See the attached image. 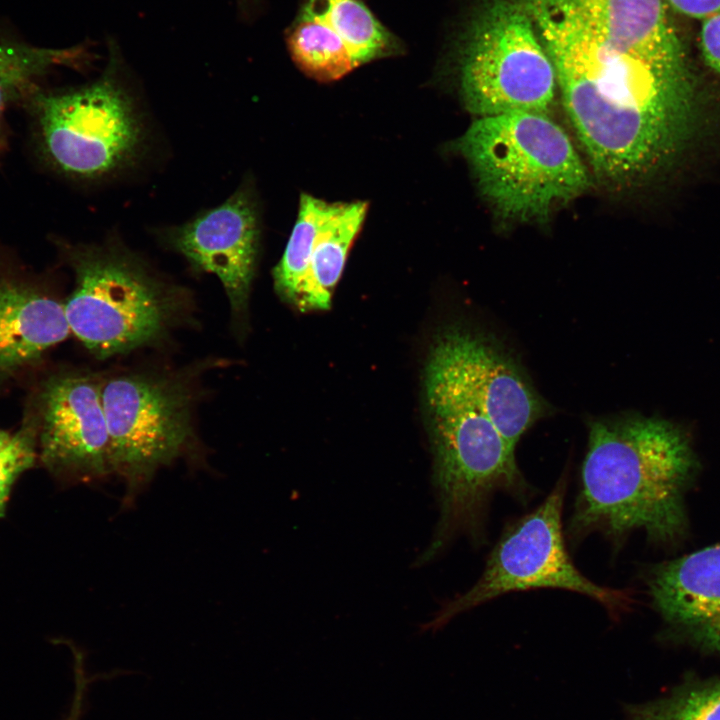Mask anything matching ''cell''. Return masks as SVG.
<instances>
[{
  "mask_svg": "<svg viewBox=\"0 0 720 720\" xmlns=\"http://www.w3.org/2000/svg\"><path fill=\"white\" fill-rule=\"evenodd\" d=\"M544 47L573 128L609 187L654 183L711 128L712 104L690 59L600 23L564 27Z\"/></svg>",
  "mask_w": 720,
  "mask_h": 720,
  "instance_id": "1",
  "label": "cell"
},
{
  "mask_svg": "<svg viewBox=\"0 0 720 720\" xmlns=\"http://www.w3.org/2000/svg\"><path fill=\"white\" fill-rule=\"evenodd\" d=\"M588 427L571 539L598 532L616 548L641 530L656 544L678 541L698 467L687 435L667 420L639 414L593 419Z\"/></svg>",
  "mask_w": 720,
  "mask_h": 720,
  "instance_id": "2",
  "label": "cell"
},
{
  "mask_svg": "<svg viewBox=\"0 0 720 720\" xmlns=\"http://www.w3.org/2000/svg\"><path fill=\"white\" fill-rule=\"evenodd\" d=\"M425 391L432 449L447 455H515L525 432L550 412L501 342L464 327L437 338Z\"/></svg>",
  "mask_w": 720,
  "mask_h": 720,
  "instance_id": "3",
  "label": "cell"
},
{
  "mask_svg": "<svg viewBox=\"0 0 720 720\" xmlns=\"http://www.w3.org/2000/svg\"><path fill=\"white\" fill-rule=\"evenodd\" d=\"M455 147L504 221L544 222L590 186L570 138L546 113L478 117Z\"/></svg>",
  "mask_w": 720,
  "mask_h": 720,
  "instance_id": "4",
  "label": "cell"
},
{
  "mask_svg": "<svg viewBox=\"0 0 720 720\" xmlns=\"http://www.w3.org/2000/svg\"><path fill=\"white\" fill-rule=\"evenodd\" d=\"M75 286L64 304L73 334L99 359L160 344L189 312L182 287L110 239L65 248Z\"/></svg>",
  "mask_w": 720,
  "mask_h": 720,
  "instance_id": "5",
  "label": "cell"
},
{
  "mask_svg": "<svg viewBox=\"0 0 720 720\" xmlns=\"http://www.w3.org/2000/svg\"><path fill=\"white\" fill-rule=\"evenodd\" d=\"M109 52L95 81L55 92L38 89L27 98L43 157L71 179L111 181L134 169L147 147L146 121L112 42Z\"/></svg>",
  "mask_w": 720,
  "mask_h": 720,
  "instance_id": "6",
  "label": "cell"
},
{
  "mask_svg": "<svg viewBox=\"0 0 720 720\" xmlns=\"http://www.w3.org/2000/svg\"><path fill=\"white\" fill-rule=\"evenodd\" d=\"M112 474L131 505L155 473L196 449L195 389L182 372H122L101 378Z\"/></svg>",
  "mask_w": 720,
  "mask_h": 720,
  "instance_id": "7",
  "label": "cell"
},
{
  "mask_svg": "<svg viewBox=\"0 0 720 720\" xmlns=\"http://www.w3.org/2000/svg\"><path fill=\"white\" fill-rule=\"evenodd\" d=\"M460 88L477 117L546 113L555 70L527 13L514 0H483L462 38Z\"/></svg>",
  "mask_w": 720,
  "mask_h": 720,
  "instance_id": "8",
  "label": "cell"
},
{
  "mask_svg": "<svg viewBox=\"0 0 720 720\" xmlns=\"http://www.w3.org/2000/svg\"><path fill=\"white\" fill-rule=\"evenodd\" d=\"M567 478L563 475L544 501L509 524L490 552L478 581L446 602L422 631H436L452 618L510 592L540 588L569 590L620 616L633 601L628 591L597 585L574 565L566 549L562 510Z\"/></svg>",
  "mask_w": 720,
  "mask_h": 720,
  "instance_id": "9",
  "label": "cell"
},
{
  "mask_svg": "<svg viewBox=\"0 0 720 720\" xmlns=\"http://www.w3.org/2000/svg\"><path fill=\"white\" fill-rule=\"evenodd\" d=\"M37 439L41 462L64 483L112 474L101 378L67 372L49 378L40 394Z\"/></svg>",
  "mask_w": 720,
  "mask_h": 720,
  "instance_id": "10",
  "label": "cell"
},
{
  "mask_svg": "<svg viewBox=\"0 0 720 720\" xmlns=\"http://www.w3.org/2000/svg\"><path fill=\"white\" fill-rule=\"evenodd\" d=\"M161 242L198 272L220 280L233 317L246 312L260 242L256 201L242 184L222 204L159 232Z\"/></svg>",
  "mask_w": 720,
  "mask_h": 720,
  "instance_id": "11",
  "label": "cell"
},
{
  "mask_svg": "<svg viewBox=\"0 0 720 720\" xmlns=\"http://www.w3.org/2000/svg\"><path fill=\"white\" fill-rule=\"evenodd\" d=\"M287 44L297 66L319 81L337 80L400 49L362 0H304Z\"/></svg>",
  "mask_w": 720,
  "mask_h": 720,
  "instance_id": "12",
  "label": "cell"
},
{
  "mask_svg": "<svg viewBox=\"0 0 720 720\" xmlns=\"http://www.w3.org/2000/svg\"><path fill=\"white\" fill-rule=\"evenodd\" d=\"M647 586L653 607L673 634L720 655V543L656 565Z\"/></svg>",
  "mask_w": 720,
  "mask_h": 720,
  "instance_id": "13",
  "label": "cell"
},
{
  "mask_svg": "<svg viewBox=\"0 0 720 720\" xmlns=\"http://www.w3.org/2000/svg\"><path fill=\"white\" fill-rule=\"evenodd\" d=\"M71 332L65 306L30 283L0 277V378L32 364Z\"/></svg>",
  "mask_w": 720,
  "mask_h": 720,
  "instance_id": "14",
  "label": "cell"
},
{
  "mask_svg": "<svg viewBox=\"0 0 720 720\" xmlns=\"http://www.w3.org/2000/svg\"><path fill=\"white\" fill-rule=\"evenodd\" d=\"M367 213V203H332L320 228L310 265L294 302L300 310H326L349 250Z\"/></svg>",
  "mask_w": 720,
  "mask_h": 720,
  "instance_id": "15",
  "label": "cell"
},
{
  "mask_svg": "<svg viewBox=\"0 0 720 720\" xmlns=\"http://www.w3.org/2000/svg\"><path fill=\"white\" fill-rule=\"evenodd\" d=\"M82 45L54 48L32 44L0 32V152L2 122L8 106L28 98L39 82L57 68H77L89 59Z\"/></svg>",
  "mask_w": 720,
  "mask_h": 720,
  "instance_id": "16",
  "label": "cell"
},
{
  "mask_svg": "<svg viewBox=\"0 0 720 720\" xmlns=\"http://www.w3.org/2000/svg\"><path fill=\"white\" fill-rule=\"evenodd\" d=\"M330 204L308 194L301 195L297 220L282 258L273 270L275 289L292 303L296 301L306 277Z\"/></svg>",
  "mask_w": 720,
  "mask_h": 720,
  "instance_id": "17",
  "label": "cell"
},
{
  "mask_svg": "<svg viewBox=\"0 0 720 720\" xmlns=\"http://www.w3.org/2000/svg\"><path fill=\"white\" fill-rule=\"evenodd\" d=\"M626 714L627 720H720V676L688 680Z\"/></svg>",
  "mask_w": 720,
  "mask_h": 720,
  "instance_id": "18",
  "label": "cell"
},
{
  "mask_svg": "<svg viewBox=\"0 0 720 720\" xmlns=\"http://www.w3.org/2000/svg\"><path fill=\"white\" fill-rule=\"evenodd\" d=\"M37 422L25 423L0 450V517L19 476L31 468L37 456Z\"/></svg>",
  "mask_w": 720,
  "mask_h": 720,
  "instance_id": "19",
  "label": "cell"
},
{
  "mask_svg": "<svg viewBox=\"0 0 720 720\" xmlns=\"http://www.w3.org/2000/svg\"><path fill=\"white\" fill-rule=\"evenodd\" d=\"M700 50L705 64L720 76V13L703 19Z\"/></svg>",
  "mask_w": 720,
  "mask_h": 720,
  "instance_id": "20",
  "label": "cell"
},
{
  "mask_svg": "<svg viewBox=\"0 0 720 720\" xmlns=\"http://www.w3.org/2000/svg\"><path fill=\"white\" fill-rule=\"evenodd\" d=\"M675 12L697 19L720 13V0H665Z\"/></svg>",
  "mask_w": 720,
  "mask_h": 720,
  "instance_id": "21",
  "label": "cell"
},
{
  "mask_svg": "<svg viewBox=\"0 0 720 720\" xmlns=\"http://www.w3.org/2000/svg\"><path fill=\"white\" fill-rule=\"evenodd\" d=\"M85 690L82 687H75L73 699L69 710L63 720H81Z\"/></svg>",
  "mask_w": 720,
  "mask_h": 720,
  "instance_id": "22",
  "label": "cell"
},
{
  "mask_svg": "<svg viewBox=\"0 0 720 720\" xmlns=\"http://www.w3.org/2000/svg\"><path fill=\"white\" fill-rule=\"evenodd\" d=\"M237 2L240 10L248 14L257 6L259 0H237Z\"/></svg>",
  "mask_w": 720,
  "mask_h": 720,
  "instance_id": "23",
  "label": "cell"
},
{
  "mask_svg": "<svg viewBox=\"0 0 720 720\" xmlns=\"http://www.w3.org/2000/svg\"><path fill=\"white\" fill-rule=\"evenodd\" d=\"M11 437H12V434H10L6 431L0 430V450L8 444Z\"/></svg>",
  "mask_w": 720,
  "mask_h": 720,
  "instance_id": "24",
  "label": "cell"
}]
</instances>
